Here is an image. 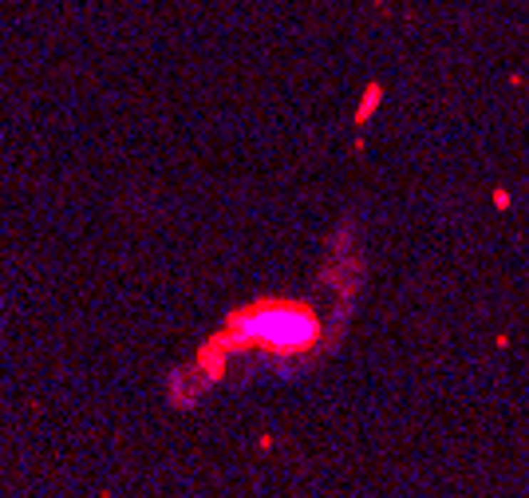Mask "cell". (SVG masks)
<instances>
[{
  "label": "cell",
  "mask_w": 529,
  "mask_h": 498,
  "mask_svg": "<svg viewBox=\"0 0 529 498\" xmlns=\"http://www.w3.org/2000/svg\"><path fill=\"white\" fill-rule=\"evenodd\" d=\"M233 328L241 336H249L253 344L284 348V352H292V348L300 352L304 344H312L320 336V325L304 305H257L253 312H241L233 320Z\"/></svg>",
  "instance_id": "6da1fadb"
}]
</instances>
